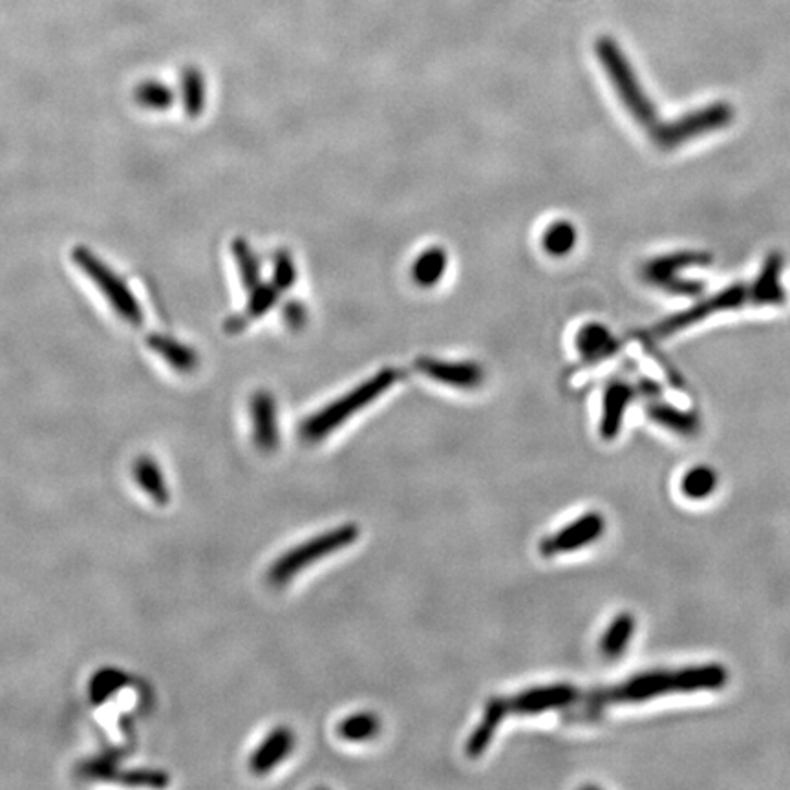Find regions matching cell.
I'll list each match as a JSON object with an SVG mask.
<instances>
[{
	"label": "cell",
	"instance_id": "1",
	"mask_svg": "<svg viewBox=\"0 0 790 790\" xmlns=\"http://www.w3.org/2000/svg\"><path fill=\"white\" fill-rule=\"evenodd\" d=\"M729 683V672L721 664H696L679 670L646 672L624 681L623 685L607 690H595L579 701L585 707L602 708L624 702H644L670 694H694V692L721 690Z\"/></svg>",
	"mask_w": 790,
	"mask_h": 790
},
{
	"label": "cell",
	"instance_id": "2",
	"mask_svg": "<svg viewBox=\"0 0 790 790\" xmlns=\"http://www.w3.org/2000/svg\"><path fill=\"white\" fill-rule=\"evenodd\" d=\"M595 54L613 90L617 92L618 100L623 101V105L634 116L635 121L648 130L655 127L659 123L655 106L642 89L637 72L626 54L620 50L617 40L612 37H599L595 43Z\"/></svg>",
	"mask_w": 790,
	"mask_h": 790
},
{
	"label": "cell",
	"instance_id": "3",
	"mask_svg": "<svg viewBox=\"0 0 790 790\" xmlns=\"http://www.w3.org/2000/svg\"><path fill=\"white\" fill-rule=\"evenodd\" d=\"M395 381H397V373L392 368H384L381 372L375 373L373 377L359 384L357 388L342 395L337 402L329 403L328 407H324L323 410L313 414L312 418H307L301 427L302 440L310 441V443L324 440L329 432L339 429L346 419L356 416L361 408L368 407L386 390L392 388Z\"/></svg>",
	"mask_w": 790,
	"mask_h": 790
},
{
	"label": "cell",
	"instance_id": "4",
	"mask_svg": "<svg viewBox=\"0 0 790 790\" xmlns=\"http://www.w3.org/2000/svg\"><path fill=\"white\" fill-rule=\"evenodd\" d=\"M734 121V108L727 101H716L696 111L683 114L675 121L657 123L651 128V140L661 151H674L685 143L713 135Z\"/></svg>",
	"mask_w": 790,
	"mask_h": 790
},
{
	"label": "cell",
	"instance_id": "5",
	"mask_svg": "<svg viewBox=\"0 0 790 790\" xmlns=\"http://www.w3.org/2000/svg\"><path fill=\"white\" fill-rule=\"evenodd\" d=\"M72 258L81 271L94 282L95 288L101 291V295L111 302L114 312L132 326H141L143 324V310L140 302L136 299L135 293L128 290L125 280L119 275L114 274L100 256L94 255L89 247L78 245L73 247Z\"/></svg>",
	"mask_w": 790,
	"mask_h": 790
},
{
	"label": "cell",
	"instance_id": "6",
	"mask_svg": "<svg viewBox=\"0 0 790 790\" xmlns=\"http://www.w3.org/2000/svg\"><path fill=\"white\" fill-rule=\"evenodd\" d=\"M357 538H359V527L353 523L340 525L337 530L315 536L312 541L304 542L301 546L282 555L269 569V580L275 585H282L291 577L301 573L302 569L312 566L321 558L351 546Z\"/></svg>",
	"mask_w": 790,
	"mask_h": 790
},
{
	"label": "cell",
	"instance_id": "7",
	"mask_svg": "<svg viewBox=\"0 0 790 790\" xmlns=\"http://www.w3.org/2000/svg\"><path fill=\"white\" fill-rule=\"evenodd\" d=\"M710 260V255L701 251H677L646 262L640 269V277L646 284L669 291L670 295L696 297L701 293L702 284L696 280L681 279L679 274L686 269L708 266Z\"/></svg>",
	"mask_w": 790,
	"mask_h": 790
},
{
	"label": "cell",
	"instance_id": "8",
	"mask_svg": "<svg viewBox=\"0 0 790 790\" xmlns=\"http://www.w3.org/2000/svg\"><path fill=\"white\" fill-rule=\"evenodd\" d=\"M745 302H751V288L743 284V282H737V284L724 288L716 295L708 297L707 301L699 302L696 306L690 307L688 312L677 313L674 317L657 324L655 328L651 329V335L655 339H664L669 335L677 334L681 329L690 328L694 324L712 317L716 313L730 312V310L743 306Z\"/></svg>",
	"mask_w": 790,
	"mask_h": 790
},
{
	"label": "cell",
	"instance_id": "9",
	"mask_svg": "<svg viewBox=\"0 0 790 790\" xmlns=\"http://www.w3.org/2000/svg\"><path fill=\"white\" fill-rule=\"evenodd\" d=\"M604 527H606V522H604L602 514L588 512L584 516L577 518L573 523H569L564 530L542 542L541 551L546 557L579 551V549L590 546L599 536H602Z\"/></svg>",
	"mask_w": 790,
	"mask_h": 790
},
{
	"label": "cell",
	"instance_id": "10",
	"mask_svg": "<svg viewBox=\"0 0 790 790\" xmlns=\"http://www.w3.org/2000/svg\"><path fill=\"white\" fill-rule=\"evenodd\" d=\"M579 692L574 690V686L551 685L522 692L507 702L512 712L535 716V713L549 712V710H558V708L573 707L574 702L579 701Z\"/></svg>",
	"mask_w": 790,
	"mask_h": 790
},
{
	"label": "cell",
	"instance_id": "11",
	"mask_svg": "<svg viewBox=\"0 0 790 790\" xmlns=\"http://www.w3.org/2000/svg\"><path fill=\"white\" fill-rule=\"evenodd\" d=\"M416 368L427 377L434 379L435 383L454 386V388H478L485 379L484 370L476 362H451L421 357L416 362Z\"/></svg>",
	"mask_w": 790,
	"mask_h": 790
},
{
	"label": "cell",
	"instance_id": "12",
	"mask_svg": "<svg viewBox=\"0 0 790 790\" xmlns=\"http://www.w3.org/2000/svg\"><path fill=\"white\" fill-rule=\"evenodd\" d=\"M251 416L255 425V443L260 451L274 452L279 445L277 405L269 392H256L251 399Z\"/></svg>",
	"mask_w": 790,
	"mask_h": 790
},
{
	"label": "cell",
	"instance_id": "13",
	"mask_svg": "<svg viewBox=\"0 0 790 790\" xmlns=\"http://www.w3.org/2000/svg\"><path fill=\"white\" fill-rule=\"evenodd\" d=\"M637 390L624 381H613L604 392L602 403L601 435L604 440L617 438L623 427L624 414L629 403L634 402Z\"/></svg>",
	"mask_w": 790,
	"mask_h": 790
},
{
	"label": "cell",
	"instance_id": "14",
	"mask_svg": "<svg viewBox=\"0 0 790 790\" xmlns=\"http://www.w3.org/2000/svg\"><path fill=\"white\" fill-rule=\"evenodd\" d=\"M781 271L783 258L779 253L767 256L757 279L752 282L751 304L754 306H779L785 302L783 286H781Z\"/></svg>",
	"mask_w": 790,
	"mask_h": 790
},
{
	"label": "cell",
	"instance_id": "15",
	"mask_svg": "<svg viewBox=\"0 0 790 790\" xmlns=\"http://www.w3.org/2000/svg\"><path fill=\"white\" fill-rule=\"evenodd\" d=\"M293 743H295V737L291 734L290 729H286V727L275 729L251 757V770L255 774L269 772L290 754Z\"/></svg>",
	"mask_w": 790,
	"mask_h": 790
},
{
	"label": "cell",
	"instance_id": "16",
	"mask_svg": "<svg viewBox=\"0 0 790 790\" xmlns=\"http://www.w3.org/2000/svg\"><path fill=\"white\" fill-rule=\"evenodd\" d=\"M577 350L585 362H596L617 353L618 342L604 324L588 323L577 334Z\"/></svg>",
	"mask_w": 790,
	"mask_h": 790
},
{
	"label": "cell",
	"instance_id": "17",
	"mask_svg": "<svg viewBox=\"0 0 790 790\" xmlns=\"http://www.w3.org/2000/svg\"><path fill=\"white\" fill-rule=\"evenodd\" d=\"M509 712V702L506 699H492L485 708L484 718L479 721L478 727L474 729L473 735L468 737L467 752L468 757H478L489 748L490 741L495 737V732L500 727L501 721Z\"/></svg>",
	"mask_w": 790,
	"mask_h": 790
},
{
	"label": "cell",
	"instance_id": "18",
	"mask_svg": "<svg viewBox=\"0 0 790 790\" xmlns=\"http://www.w3.org/2000/svg\"><path fill=\"white\" fill-rule=\"evenodd\" d=\"M147 345L154 353L163 357L165 361L182 373L195 372L198 368V356L196 351L184 342L173 339L171 335L151 334L147 339Z\"/></svg>",
	"mask_w": 790,
	"mask_h": 790
},
{
	"label": "cell",
	"instance_id": "19",
	"mask_svg": "<svg viewBox=\"0 0 790 790\" xmlns=\"http://www.w3.org/2000/svg\"><path fill=\"white\" fill-rule=\"evenodd\" d=\"M646 414L653 423L681 435H694L699 432V418L694 413H686L669 403L653 402L646 407Z\"/></svg>",
	"mask_w": 790,
	"mask_h": 790
},
{
	"label": "cell",
	"instance_id": "20",
	"mask_svg": "<svg viewBox=\"0 0 790 790\" xmlns=\"http://www.w3.org/2000/svg\"><path fill=\"white\" fill-rule=\"evenodd\" d=\"M282 291L275 284H258L253 288L249 293V302L245 306V312L240 317L229 321V332H240L245 328L247 324L253 323L256 318L264 317L269 310L277 304L279 297Z\"/></svg>",
	"mask_w": 790,
	"mask_h": 790
},
{
	"label": "cell",
	"instance_id": "21",
	"mask_svg": "<svg viewBox=\"0 0 790 790\" xmlns=\"http://www.w3.org/2000/svg\"><path fill=\"white\" fill-rule=\"evenodd\" d=\"M635 617L631 613H620L613 618L602 635L601 651L606 659H618L634 639Z\"/></svg>",
	"mask_w": 790,
	"mask_h": 790
},
{
	"label": "cell",
	"instance_id": "22",
	"mask_svg": "<svg viewBox=\"0 0 790 790\" xmlns=\"http://www.w3.org/2000/svg\"><path fill=\"white\" fill-rule=\"evenodd\" d=\"M449 266V256L443 247H429L414 262L413 277L421 288L440 284Z\"/></svg>",
	"mask_w": 790,
	"mask_h": 790
},
{
	"label": "cell",
	"instance_id": "23",
	"mask_svg": "<svg viewBox=\"0 0 790 790\" xmlns=\"http://www.w3.org/2000/svg\"><path fill=\"white\" fill-rule=\"evenodd\" d=\"M679 487L686 500H707L718 487V474L712 467L697 465L683 474Z\"/></svg>",
	"mask_w": 790,
	"mask_h": 790
},
{
	"label": "cell",
	"instance_id": "24",
	"mask_svg": "<svg viewBox=\"0 0 790 790\" xmlns=\"http://www.w3.org/2000/svg\"><path fill=\"white\" fill-rule=\"evenodd\" d=\"M182 101L187 116L190 117L200 116L206 108V79L198 68H185L182 73Z\"/></svg>",
	"mask_w": 790,
	"mask_h": 790
},
{
	"label": "cell",
	"instance_id": "25",
	"mask_svg": "<svg viewBox=\"0 0 790 790\" xmlns=\"http://www.w3.org/2000/svg\"><path fill=\"white\" fill-rule=\"evenodd\" d=\"M577 240H579V233H577V228H574L573 223L566 222V220H558V222H553L551 225L546 229L544 239H542V245H544L547 255L562 258V256H568L569 253L574 249Z\"/></svg>",
	"mask_w": 790,
	"mask_h": 790
},
{
	"label": "cell",
	"instance_id": "26",
	"mask_svg": "<svg viewBox=\"0 0 790 790\" xmlns=\"http://www.w3.org/2000/svg\"><path fill=\"white\" fill-rule=\"evenodd\" d=\"M138 105L143 106L147 111H169L174 105V92L169 84L149 79L136 86L135 92Z\"/></svg>",
	"mask_w": 790,
	"mask_h": 790
},
{
	"label": "cell",
	"instance_id": "27",
	"mask_svg": "<svg viewBox=\"0 0 790 790\" xmlns=\"http://www.w3.org/2000/svg\"><path fill=\"white\" fill-rule=\"evenodd\" d=\"M379 729H381V723L375 713L361 712L348 716L345 721H340L337 732L346 741H368L379 734Z\"/></svg>",
	"mask_w": 790,
	"mask_h": 790
},
{
	"label": "cell",
	"instance_id": "28",
	"mask_svg": "<svg viewBox=\"0 0 790 790\" xmlns=\"http://www.w3.org/2000/svg\"><path fill=\"white\" fill-rule=\"evenodd\" d=\"M231 247H233V256L239 264L242 284L251 291L260 284V264H258L255 251L251 249V245L244 239L234 240Z\"/></svg>",
	"mask_w": 790,
	"mask_h": 790
},
{
	"label": "cell",
	"instance_id": "29",
	"mask_svg": "<svg viewBox=\"0 0 790 790\" xmlns=\"http://www.w3.org/2000/svg\"><path fill=\"white\" fill-rule=\"evenodd\" d=\"M297 282L295 262L288 251H279L274 262V284L280 291L290 290Z\"/></svg>",
	"mask_w": 790,
	"mask_h": 790
},
{
	"label": "cell",
	"instance_id": "30",
	"mask_svg": "<svg viewBox=\"0 0 790 790\" xmlns=\"http://www.w3.org/2000/svg\"><path fill=\"white\" fill-rule=\"evenodd\" d=\"M284 318L290 328H304V324L307 323V310L301 302H288L284 307Z\"/></svg>",
	"mask_w": 790,
	"mask_h": 790
}]
</instances>
